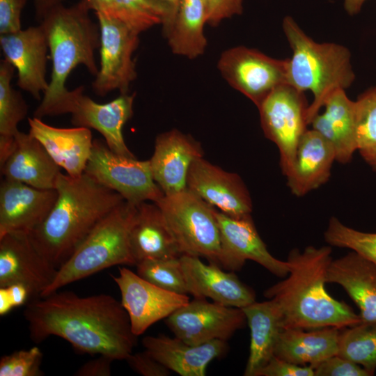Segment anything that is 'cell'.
I'll list each match as a JSON object with an SVG mask.
<instances>
[{
  "mask_svg": "<svg viewBox=\"0 0 376 376\" xmlns=\"http://www.w3.org/2000/svg\"><path fill=\"white\" fill-rule=\"evenodd\" d=\"M24 316L35 343L56 336L81 353L114 361L125 360L136 345L127 312L110 295L80 297L57 290L30 301Z\"/></svg>",
  "mask_w": 376,
  "mask_h": 376,
  "instance_id": "cell-1",
  "label": "cell"
},
{
  "mask_svg": "<svg viewBox=\"0 0 376 376\" xmlns=\"http://www.w3.org/2000/svg\"><path fill=\"white\" fill-rule=\"evenodd\" d=\"M331 249L308 246L294 249L287 261L288 276L272 285L264 296L276 304L283 329H313L333 327L339 329L361 322L359 315L327 291V272Z\"/></svg>",
  "mask_w": 376,
  "mask_h": 376,
  "instance_id": "cell-2",
  "label": "cell"
},
{
  "mask_svg": "<svg viewBox=\"0 0 376 376\" xmlns=\"http://www.w3.org/2000/svg\"><path fill=\"white\" fill-rule=\"evenodd\" d=\"M58 196L45 221L29 233L40 253L58 269L93 228L125 199L84 173H60Z\"/></svg>",
  "mask_w": 376,
  "mask_h": 376,
  "instance_id": "cell-3",
  "label": "cell"
},
{
  "mask_svg": "<svg viewBox=\"0 0 376 376\" xmlns=\"http://www.w3.org/2000/svg\"><path fill=\"white\" fill-rule=\"evenodd\" d=\"M86 0L65 7L52 8L40 22L43 27L52 61L51 80L34 117L42 118L69 113L73 91L65 87L68 77L79 65L94 76L98 72L95 52L100 47L99 25L89 16Z\"/></svg>",
  "mask_w": 376,
  "mask_h": 376,
  "instance_id": "cell-4",
  "label": "cell"
},
{
  "mask_svg": "<svg viewBox=\"0 0 376 376\" xmlns=\"http://www.w3.org/2000/svg\"><path fill=\"white\" fill-rule=\"evenodd\" d=\"M283 30L292 50L287 58V83L299 91H311L313 100L307 110V122L328 97L338 89H347L354 81L351 53L334 42H317L308 36L290 16L283 20Z\"/></svg>",
  "mask_w": 376,
  "mask_h": 376,
  "instance_id": "cell-5",
  "label": "cell"
},
{
  "mask_svg": "<svg viewBox=\"0 0 376 376\" xmlns=\"http://www.w3.org/2000/svg\"><path fill=\"white\" fill-rule=\"evenodd\" d=\"M136 206L124 201L105 216L58 269L41 297L112 266L135 265L129 235Z\"/></svg>",
  "mask_w": 376,
  "mask_h": 376,
  "instance_id": "cell-6",
  "label": "cell"
},
{
  "mask_svg": "<svg viewBox=\"0 0 376 376\" xmlns=\"http://www.w3.org/2000/svg\"><path fill=\"white\" fill-rule=\"evenodd\" d=\"M182 255L205 258L220 266L221 243L216 208L189 190L157 203Z\"/></svg>",
  "mask_w": 376,
  "mask_h": 376,
  "instance_id": "cell-7",
  "label": "cell"
},
{
  "mask_svg": "<svg viewBox=\"0 0 376 376\" xmlns=\"http://www.w3.org/2000/svg\"><path fill=\"white\" fill-rule=\"evenodd\" d=\"M84 173L135 205L147 201L157 203L164 196L153 178L150 160L117 154L99 139H93Z\"/></svg>",
  "mask_w": 376,
  "mask_h": 376,
  "instance_id": "cell-8",
  "label": "cell"
},
{
  "mask_svg": "<svg viewBox=\"0 0 376 376\" xmlns=\"http://www.w3.org/2000/svg\"><path fill=\"white\" fill-rule=\"evenodd\" d=\"M308 106L304 92L285 83L258 107L262 129L279 148L280 166L285 177L292 171L299 141L307 130Z\"/></svg>",
  "mask_w": 376,
  "mask_h": 376,
  "instance_id": "cell-9",
  "label": "cell"
},
{
  "mask_svg": "<svg viewBox=\"0 0 376 376\" xmlns=\"http://www.w3.org/2000/svg\"><path fill=\"white\" fill-rule=\"evenodd\" d=\"M95 13L100 31V65L92 88L100 96L113 90L126 94L136 77L132 55L140 33L109 14Z\"/></svg>",
  "mask_w": 376,
  "mask_h": 376,
  "instance_id": "cell-10",
  "label": "cell"
},
{
  "mask_svg": "<svg viewBox=\"0 0 376 376\" xmlns=\"http://www.w3.org/2000/svg\"><path fill=\"white\" fill-rule=\"evenodd\" d=\"M288 59L272 58L244 46L224 51L217 67L224 79L258 107L269 93L287 83Z\"/></svg>",
  "mask_w": 376,
  "mask_h": 376,
  "instance_id": "cell-11",
  "label": "cell"
},
{
  "mask_svg": "<svg viewBox=\"0 0 376 376\" xmlns=\"http://www.w3.org/2000/svg\"><path fill=\"white\" fill-rule=\"evenodd\" d=\"M246 323L242 308L194 298L168 318L166 324L177 337L191 345L227 340Z\"/></svg>",
  "mask_w": 376,
  "mask_h": 376,
  "instance_id": "cell-12",
  "label": "cell"
},
{
  "mask_svg": "<svg viewBox=\"0 0 376 376\" xmlns=\"http://www.w3.org/2000/svg\"><path fill=\"white\" fill-rule=\"evenodd\" d=\"M118 272V276L113 279L119 288L120 302L129 317L132 331L136 336L189 301L187 295L162 289L128 268H119Z\"/></svg>",
  "mask_w": 376,
  "mask_h": 376,
  "instance_id": "cell-13",
  "label": "cell"
},
{
  "mask_svg": "<svg viewBox=\"0 0 376 376\" xmlns=\"http://www.w3.org/2000/svg\"><path fill=\"white\" fill-rule=\"evenodd\" d=\"M57 271L36 247L29 233L11 232L0 237V287L19 283L31 296L41 297Z\"/></svg>",
  "mask_w": 376,
  "mask_h": 376,
  "instance_id": "cell-14",
  "label": "cell"
},
{
  "mask_svg": "<svg viewBox=\"0 0 376 376\" xmlns=\"http://www.w3.org/2000/svg\"><path fill=\"white\" fill-rule=\"evenodd\" d=\"M215 215L221 235V267L240 270L247 260H251L279 277L288 274L289 263L274 258L269 252L251 214L235 218L216 209Z\"/></svg>",
  "mask_w": 376,
  "mask_h": 376,
  "instance_id": "cell-15",
  "label": "cell"
},
{
  "mask_svg": "<svg viewBox=\"0 0 376 376\" xmlns=\"http://www.w3.org/2000/svg\"><path fill=\"white\" fill-rule=\"evenodd\" d=\"M187 188L217 210L240 218L251 214L249 191L239 175L228 172L203 157L191 164Z\"/></svg>",
  "mask_w": 376,
  "mask_h": 376,
  "instance_id": "cell-16",
  "label": "cell"
},
{
  "mask_svg": "<svg viewBox=\"0 0 376 376\" xmlns=\"http://www.w3.org/2000/svg\"><path fill=\"white\" fill-rule=\"evenodd\" d=\"M135 94H120L112 101L100 104L84 94V87L73 90L69 113L75 127L93 128L100 132L108 147L114 152L135 157L127 146L123 127L133 114Z\"/></svg>",
  "mask_w": 376,
  "mask_h": 376,
  "instance_id": "cell-17",
  "label": "cell"
},
{
  "mask_svg": "<svg viewBox=\"0 0 376 376\" xmlns=\"http://www.w3.org/2000/svg\"><path fill=\"white\" fill-rule=\"evenodd\" d=\"M58 193L3 178L0 185V237L11 232L30 233L46 219Z\"/></svg>",
  "mask_w": 376,
  "mask_h": 376,
  "instance_id": "cell-18",
  "label": "cell"
},
{
  "mask_svg": "<svg viewBox=\"0 0 376 376\" xmlns=\"http://www.w3.org/2000/svg\"><path fill=\"white\" fill-rule=\"evenodd\" d=\"M0 44L4 59L17 70L18 86L40 100V93L49 86L45 79L49 46L43 27L40 24L1 35Z\"/></svg>",
  "mask_w": 376,
  "mask_h": 376,
  "instance_id": "cell-19",
  "label": "cell"
},
{
  "mask_svg": "<svg viewBox=\"0 0 376 376\" xmlns=\"http://www.w3.org/2000/svg\"><path fill=\"white\" fill-rule=\"evenodd\" d=\"M203 157L200 143L191 136L176 129L159 134L149 160L153 178L164 195L186 189L191 164Z\"/></svg>",
  "mask_w": 376,
  "mask_h": 376,
  "instance_id": "cell-20",
  "label": "cell"
},
{
  "mask_svg": "<svg viewBox=\"0 0 376 376\" xmlns=\"http://www.w3.org/2000/svg\"><path fill=\"white\" fill-rule=\"evenodd\" d=\"M189 294L194 298H210L221 304L242 308L256 301L254 290L243 283L233 272L219 265L205 264L200 258L180 256Z\"/></svg>",
  "mask_w": 376,
  "mask_h": 376,
  "instance_id": "cell-21",
  "label": "cell"
},
{
  "mask_svg": "<svg viewBox=\"0 0 376 376\" xmlns=\"http://www.w3.org/2000/svg\"><path fill=\"white\" fill-rule=\"evenodd\" d=\"M29 134L67 174L79 177L84 173L93 147L89 128H60L45 123L40 118H29Z\"/></svg>",
  "mask_w": 376,
  "mask_h": 376,
  "instance_id": "cell-22",
  "label": "cell"
},
{
  "mask_svg": "<svg viewBox=\"0 0 376 376\" xmlns=\"http://www.w3.org/2000/svg\"><path fill=\"white\" fill-rule=\"evenodd\" d=\"M142 344L153 358L181 376H205L207 365L223 355L228 347L222 340L191 345L164 335L146 336Z\"/></svg>",
  "mask_w": 376,
  "mask_h": 376,
  "instance_id": "cell-23",
  "label": "cell"
},
{
  "mask_svg": "<svg viewBox=\"0 0 376 376\" xmlns=\"http://www.w3.org/2000/svg\"><path fill=\"white\" fill-rule=\"evenodd\" d=\"M0 168L5 178L42 189H55L61 172L38 140L19 131L13 150Z\"/></svg>",
  "mask_w": 376,
  "mask_h": 376,
  "instance_id": "cell-24",
  "label": "cell"
},
{
  "mask_svg": "<svg viewBox=\"0 0 376 376\" xmlns=\"http://www.w3.org/2000/svg\"><path fill=\"white\" fill-rule=\"evenodd\" d=\"M129 243L136 264L144 260L182 256L160 207L154 202L145 201L136 206Z\"/></svg>",
  "mask_w": 376,
  "mask_h": 376,
  "instance_id": "cell-25",
  "label": "cell"
},
{
  "mask_svg": "<svg viewBox=\"0 0 376 376\" xmlns=\"http://www.w3.org/2000/svg\"><path fill=\"white\" fill-rule=\"evenodd\" d=\"M327 283L341 285L359 309L361 322H376V265L355 251L331 261Z\"/></svg>",
  "mask_w": 376,
  "mask_h": 376,
  "instance_id": "cell-26",
  "label": "cell"
},
{
  "mask_svg": "<svg viewBox=\"0 0 376 376\" xmlns=\"http://www.w3.org/2000/svg\"><path fill=\"white\" fill-rule=\"evenodd\" d=\"M336 161L334 146L313 129L301 137L287 183L292 194L302 196L327 182Z\"/></svg>",
  "mask_w": 376,
  "mask_h": 376,
  "instance_id": "cell-27",
  "label": "cell"
},
{
  "mask_svg": "<svg viewBox=\"0 0 376 376\" xmlns=\"http://www.w3.org/2000/svg\"><path fill=\"white\" fill-rule=\"evenodd\" d=\"M345 91L338 89L331 93L324 104V112L316 114L310 123L334 146L336 161L342 164L351 161L357 150L354 101Z\"/></svg>",
  "mask_w": 376,
  "mask_h": 376,
  "instance_id": "cell-28",
  "label": "cell"
},
{
  "mask_svg": "<svg viewBox=\"0 0 376 376\" xmlns=\"http://www.w3.org/2000/svg\"><path fill=\"white\" fill-rule=\"evenodd\" d=\"M339 329H283L275 345L274 356L288 362L311 368L338 354Z\"/></svg>",
  "mask_w": 376,
  "mask_h": 376,
  "instance_id": "cell-29",
  "label": "cell"
},
{
  "mask_svg": "<svg viewBox=\"0 0 376 376\" xmlns=\"http://www.w3.org/2000/svg\"><path fill=\"white\" fill-rule=\"evenodd\" d=\"M242 309L251 331L249 354L244 375L256 376L274 357L275 345L283 329L281 315L272 299L255 301Z\"/></svg>",
  "mask_w": 376,
  "mask_h": 376,
  "instance_id": "cell-30",
  "label": "cell"
},
{
  "mask_svg": "<svg viewBox=\"0 0 376 376\" xmlns=\"http://www.w3.org/2000/svg\"><path fill=\"white\" fill-rule=\"evenodd\" d=\"M205 23L207 6L203 0H179L174 19L164 29L172 52L191 59L202 55L207 45Z\"/></svg>",
  "mask_w": 376,
  "mask_h": 376,
  "instance_id": "cell-31",
  "label": "cell"
},
{
  "mask_svg": "<svg viewBox=\"0 0 376 376\" xmlns=\"http://www.w3.org/2000/svg\"><path fill=\"white\" fill-rule=\"evenodd\" d=\"M15 68L6 59L0 63V164L13 150L18 123L27 114L28 107L20 93L11 86Z\"/></svg>",
  "mask_w": 376,
  "mask_h": 376,
  "instance_id": "cell-32",
  "label": "cell"
},
{
  "mask_svg": "<svg viewBox=\"0 0 376 376\" xmlns=\"http://www.w3.org/2000/svg\"><path fill=\"white\" fill-rule=\"evenodd\" d=\"M338 355L357 363L370 375L376 370V322L339 329Z\"/></svg>",
  "mask_w": 376,
  "mask_h": 376,
  "instance_id": "cell-33",
  "label": "cell"
},
{
  "mask_svg": "<svg viewBox=\"0 0 376 376\" xmlns=\"http://www.w3.org/2000/svg\"><path fill=\"white\" fill-rule=\"evenodd\" d=\"M354 122L357 150L376 171V86L354 101Z\"/></svg>",
  "mask_w": 376,
  "mask_h": 376,
  "instance_id": "cell-34",
  "label": "cell"
},
{
  "mask_svg": "<svg viewBox=\"0 0 376 376\" xmlns=\"http://www.w3.org/2000/svg\"><path fill=\"white\" fill-rule=\"evenodd\" d=\"M136 266V273L152 284L172 292L189 294L180 257L144 260Z\"/></svg>",
  "mask_w": 376,
  "mask_h": 376,
  "instance_id": "cell-35",
  "label": "cell"
},
{
  "mask_svg": "<svg viewBox=\"0 0 376 376\" xmlns=\"http://www.w3.org/2000/svg\"><path fill=\"white\" fill-rule=\"evenodd\" d=\"M327 244L355 251L376 265V233L359 231L330 218L324 233Z\"/></svg>",
  "mask_w": 376,
  "mask_h": 376,
  "instance_id": "cell-36",
  "label": "cell"
},
{
  "mask_svg": "<svg viewBox=\"0 0 376 376\" xmlns=\"http://www.w3.org/2000/svg\"><path fill=\"white\" fill-rule=\"evenodd\" d=\"M42 358L37 346L4 355L0 359V376H40Z\"/></svg>",
  "mask_w": 376,
  "mask_h": 376,
  "instance_id": "cell-37",
  "label": "cell"
},
{
  "mask_svg": "<svg viewBox=\"0 0 376 376\" xmlns=\"http://www.w3.org/2000/svg\"><path fill=\"white\" fill-rule=\"evenodd\" d=\"M313 368L315 376H371L360 365L338 354L323 360Z\"/></svg>",
  "mask_w": 376,
  "mask_h": 376,
  "instance_id": "cell-38",
  "label": "cell"
},
{
  "mask_svg": "<svg viewBox=\"0 0 376 376\" xmlns=\"http://www.w3.org/2000/svg\"><path fill=\"white\" fill-rule=\"evenodd\" d=\"M256 376H315L310 366L297 365L274 356Z\"/></svg>",
  "mask_w": 376,
  "mask_h": 376,
  "instance_id": "cell-39",
  "label": "cell"
},
{
  "mask_svg": "<svg viewBox=\"0 0 376 376\" xmlns=\"http://www.w3.org/2000/svg\"><path fill=\"white\" fill-rule=\"evenodd\" d=\"M26 0H0V33L9 34L21 30V12Z\"/></svg>",
  "mask_w": 376,
  "mask_h": 376,
  "instance_id": "cell-40",
  "label": "cell"
},
{
  "mask_svg": "<svg viewBox=\"0 0 376 376\" xmlns=\"http://www.w3.org/2000/svg\"><path fill=\"white\" fill-rule=\"evenodd\" d=\"M136 373L143 376H168L171 370L153 358L147 351L131 353L125 359Z\"/></svg>",
  "mask_w": 376,
  "mask_h": 376,
  "instance_id": "cell-41",
  "label": "cell"
},
{
  "mask_svg": "<svg viewBox=\"0 0 376 376\" xmlns=\"http://www.w3.org/2000/svg\"><path fill=\"white\" fill-rule=\"evenodd\" d=\"M243 0H208L207 23L218 25L222 20L242 13Z\"/></svg>",
  "mask_w": 376,
  "mask_h": 376,
  "instance_id": "cell-42",
  "label": "cell"
},
{
  "mask_svg": "<svg viewBox=\"0 0 376 376\" xmlns=\"http://www.w3.org/2000/svg\"><path fill=\"white\" fill-rule=\"evenodd\" d=\"M29 297V290L22 284L0 287V315H5L14 308L24 305Z\"/></svg>",
  "mask_w": 376,
  "mask_h": 376,
  "instance_id": "cell-43",
  "label": "cell"
},
{
  "mask_svg": "<svg viewBox=\"0 0 376 376\" xmlns=\"http://www.w3.org/2000/svg\"><path fill=\"white\" fill-rule=\"evenodd\" d=\"M113 361L110 357L99 355L97 358L83 364L74 375L75 376H109Z\"/></svg>",
  "mask_w": 376,
  "mask_h": 376,
  "instance_id": "cell-44",
  "label": "cell"
},
{
  "mask_svg": "<svg viewBox=\"0 0 376 376\" xmlns=\"http://www.w3.org/2000/svg\"><path fill=\"white\" fill-rule=\"evenodd\" d=\"M37 16L40 22L43 17L54 6L62 3V0H35Z\"/></svg>",
  "mask_w": 376,
  "mask_h": 376,
  "instance_id": "cell-45",
  "label": "cell"
},
{
  "mask_svg": "<svg viewBox=\"0 0 376 376\" xmlns=\"http://www.w3.org/2000/svg\"><path fill=\"white\" fill-rule=\"evenodd\" d=\"M366 0H344V8L350 15L358 14Z\"/></svg>",
  "mask_w": 376,
  "mask_h": 376,
  "instance_id": "cell-46",
  "label": "cell"
},
{
  "mask_svg": "<svg viewBox=\"0 0 376 376\" xmlns=\"http://www.w3.org/2000/svg\"><path fill=\"white\" fill-rule=\"evenodd\" d=\"M90 8L95 11H107L111 0H86Z\"/></svg>",
  "mask_w": 376,
  "mask_h": 376,
  "instance_id": "cell-47",
  "label": "cell"
},
{
  "mask_svg": "<svg viewBox=\"0 0 376 376\" xmlns=\"http://www.w3.org/2000/svg\"><path fill=\"white\" fill-rule=\"evenodd\" d=\"M162 1H164V2L170 5L175 13L177 12L179 0H162Z\"/></svg>",
  "mask_w": 376,
  "mask_h": 376,
  "instance_id": "cell-48",
  "label": "cell"
},
{
  "mask_svg": "<svg viewBox=\"0 0 376 376\" xmlns=\"http://www.w3.org/2000/svg\"><path fill=\"white\" fill-rule=\"evenodd\" d=\"M203 1H204V3H205V5H206V6H207V1H208V0H203Z\"/></svg>",
  "mask_w": 376,
  "mask_h": 376,
  "instance_id": "cell-49",
  "label": "cell"
}]
</instances>
